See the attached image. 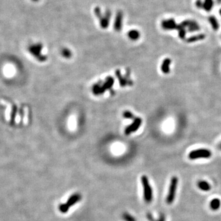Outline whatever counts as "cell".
<instances>
[{
	"instance_id": "1",
	"label": "cell",
	"mask_w": 221,
	"mask_h": 221,
	"mask_svg": "<svg viewBox=\"0 0 221 221\" xmlns=\"http://www.w3.org/2000/svg\"><path fill=\"white\" fill-rule=\"evenodd\" d=\"M141 184L143 187V196L145 201L149 203L153 200V190L148 178L146 176L141 177Z\"/></svg>"
},
{
	"instance_id": "2",
	"label": "cell",
	"mask_w": 221,
	"mask_h": 221,
	"mask_svg": "<svg viewBox=\"0 0 221 221\" xmlns=\"http://www.w3.org/2000/svg\"><path fill=\"white\" fill-rule=\"evenodd\" d=\"M43 48V46L42 44L34 43L28 46V50L32 56H33L35 59H36V60H38L41 62H43L46 61V57L42 53Z\"/></svg>"
},
{
	"instance_id": "3",
	"label": "cell",
	"mask_w": 221,
	"mask_h": 221,
	"mask_svg": "<svg viewBox=\"0 0 221 221\" xmlns=\"http://www.w3.org/2000/svg\"><path fill=\"white\" fill-rule=\"evenodd\" d=\"M178 186V178L176 176L172 177L170 181L168 192L167 196V198H166V202H167V204L171 205L173 203L176 197Z\"/></svg>"
},
{
	"instance_id": "4",
	"label": "cell",
	"mask_w": 221,
	"mask_h": 221,
	"mask_svg": "<svg viewBox=\"0 0 221 221\" xmlns=\"http://www.w3.org/2000/svg\"><path fill=\"white\" fill-rule=\"evenodd\" d=\"M95 15L99 18L100 24L102 28H107L109 27L110 16H111V13L109 11H106L103 14L101 12V11L100 8L97 7L94 9Z\"/></svg>"
},
{
	"instance_id": "5",
	"label": "cell",
	"mask_w": 221,
	"mask_h": 221,
	"mask_svg": "<svg viewBox=\"0 0 221 221\" xmlns=\"http://www.w3.org/2000/svg\"><path fill=\"white\" fill-rule=\"evenodd\" d=\"M212 155L211 151L207 149H198L191 151L189 154V158L191 160L200 159H209Z\"/></svg>"
},
{
	"instance_id": "6",
	"label": "cell",
	"mask_w": 221,
	"mask_h": 221,
	"mask_svg": "<svg viewBox=\"0 0 221 221\" xmlns=\"http://www.w3.org/2000/svg\"><path fill=\"white\" fill-rule=\"evenodd\" d=\"M142 123V119L140 117H135L133 120V122L125 129V134L128 135L133 132L137 131Z\"/></svg>"
},
{
	"instance_id": "7",
	"label": "cell",
	"mask_w": 221,
	"mask_h": 221,
	"mask_svg": "<svg viewBox=\"0 0 221 221\" xmlns=\"http://www.w3.org/2000/svg\"><path fill=\"white\" fill-rule=\"evenodd\" d=\"M178 25H176L174 19L170 18V19L165 20L162 22V27L163 29L167 30H176Z\"/></svg>"
},
{
	"instance_id": "8",
	"label": "cell",
	"mask_w": 221,
	"mask_h": 221,
	"mask_svg": "<svg viewBox=\"0 0 221 221\" xmlns=\"http://www.w3.org/2000/svg\"><path fill=\"white\" fill-rule=\"evenodd\" d=\"M123 14L122 12H118L117 13L115 22H114V29L117 31H120L122 29V22H123Z\"/></svg>"
},
{
	"instance_id": "9",
	"label": "cell",
	"mask_w": 221,
	"mask_h": 221,
	"mask_svg": "<svg viewBox=\"0 0 221 221\" xmlns=\"http://www.w3.org/2000/svg\"><path fill=\"white\" fill-rule=\"evenodd\" d=\"M171 63V60L169 58H166L163 61L161 65V70L164 74H168L170 71V65Z\"/></svg>"
},
{
	"instance_id": "10",
	"label": "cell",
	"mask_w": 221,
	"mask_h": 221,
	"mask_svg": "<svg viewBox=\"0 0 221 221\" xmlns=\"http://www.w3.org/2000/svg\"><path fill=\"white\" fill-rule=\"evenodd\" d=\"M198 187L201 191L205 192H208L211 189V185L206 181H200L198 182Z\"/></svg>"
},
{
	"instance_id": "11",
	"label": "cell",
	"mask_w": 221,
	"mask_h": 221,
	"mask_svg": "<svg viewBox=\"0 0 221 221\" xmlns=\"http://www.w3.org/2000/svg\"><path fill=\"white\" fill-rule=\"evenodd\" d=\"M221 205V201L219 198H214L210 203V207L213 211L219 210Z\"/></svg>"
},
{
	"instance_id": "12",
	"label": "cell",
	"mask_w": 221,
	"mask_h": 221,
	"mask_svg": "<svg viewBox=\"0 0 221 221\" xmlns=\"http://www.w3.org/2000/svg\"><path fill=\"white\" fill-rule=\"evenodd\" d=\"M205 38V35L204 34H197V35L190 37V38L187 39L186 42L188 43H195V42H197L198 41L203 40Z\"/></svg>"
},
{
	"instance_id": "13",
	"label": "cell",
	"mask_w": 221,
	"mask_h": 221,
	"mask_svg": "<svg viewBox=\"0 0 221 221\" xmlns=\"http://www.w3.org/2000/svg\"><path fill=\"white\" fill-rule=\"evenodd\" d=\"M128 36L131 40L136 41L140 37V33L139 31L136 30H132L128 33Z\"/></svg>"
},
{
	"instance_id": "14",
	"label": "cell",
	"mask_w": 221,
	"mask_h": 221,
	"mask_svg": "<svg viewBox=\"0 0 221 221\" xmlns=\"http://www.w3.org/2000/svg\"><path fill=\"white\" fill-rule=\"evenodd\" d=\"M176 30H178L179 31V38L182 40L184 39V38H185V36H186V30H185V28H184L182 24H179V25H178L177 26V28Z\"/></svg>"
},
{
	"instance_id": "15",
	"label": "cell",
	"mask_w": 221,
	"mask_h": 221,
	"mask_svg": "<svg viewBox=\"0 0 221 221\" xmlns=\"http://www.w3.org/2000/svg\"><path fill=\"white\" fill-rule=\"evenodd\" d=\"M209 21H210L213 28L214 30H217L218 28H219V24L217 22V21L216 18L213 16L210 17Z\"/></svg>"
},
{
	"instance_id": "16",
	"label": "cell",
	"mask_w": 221,
	"mask_h": 221,
	"mask_svg": "<svg viewBox=\"0 0 221 221\" xmlns=\"http://www.w3.org/2000/svg\"><path fill=\"white\" fill-rule=\"evenodd\" d=\"M213 0H205L203 3V9H205L207 11H210L211 9L213 8Z\"/></svg>"
},
{
	"instance_id": "17",
	"label": "cell",
	"mask_w": 221,
	"mask_h": 221,
	"mask_svg": "<svg viewBox=\"0 0 221 221\" xmlns=\"http://www.w3.org/2000/svg\"><path fill=\"white\" fill-rule=\"evenodd\" d=\"M62 55L65 58H69L71 57L72 53L69 49L64 48L62 50Z\"/></svg>"
},
{
	"instance_id": "18",
	"label": "cell",
	"mask_w": 221,
	"mask_h": 221,
	"mask_svg": "<svg viewBox=\"0 0 221 221\" xmlns=\"http://www.w3.org/2000/svg\"><path fill=\"white\" fill-rule=\"evenodd\" d=\"M123 117L125 118V119H135V116L133 115V114L129 111V110H126V111H125L123 113Z\"/></svg>"
},
{
	"instance_id": "19",
	"label": "cell",
	"mask_w": 221,
	"mask_h": 221,
	"mask_svg": "<svg viewBox=\"0 0 221 221\" xmlns=\"http://www.w3.org/2000/svg\"><path fill=\"white\" fill-rule=\"evenodd\" d=\"M157 221H165V216L163 215V216H161Z\"/></svg>"
},
{
	"instance_id": "20",
	"label": "cell",
	"mask_w": 221,
	"mask_h": 221,
	"mask_svg": "<svg viewBox=\"0 0 221 221\" xmlns=\"http://www.w3.org/2000/svg\"><path fill=\"white\" fill-rule=\"evenodd\" d=\"M31 1H33V2H38V1H39V0H31Z\"/></svg>"
}]
</instances>
